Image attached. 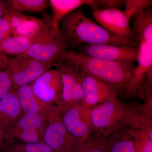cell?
Returning a JSON list of instances; mask_svg holds the SVG:
<instances>
[{"label":"cell","instance_id":"28","mask_svg":"<svg viewBox=\"0 0 152 152\" xmlns=\"http://www.w3.org/2000/svg\"><path fill=\"white\" fill-rule=\"evenodd\" d=\"M13 80L10 72L7 69L0 70V99L13 89Z\"/></svg>","mask_w":152,"mask_h":152},{"label":"cell","instance_id":"34","mask_svg":"<svg viewBox=\"0 0 152 152\" xmlns=\"http://www.w3.org/2000/svg\"><path fill=\"white\" fill-rule=\"evenodd\" d=\"M5 133L0 126V150L1 151L4 148Z\"/></svg>","mask_w":152,"mask_h":152},{"label":"cell","instance_id":"35","mask_svg":"<svg viewBox=\"0 0 152 152\" xmlns=\"http://www.w3.org/2000/svg\"><path fill=\"white\" fill-rule=\"evenodd\" d=\"M5 39V38L4 37L2 34L0 33V42Z\"/></svg>","mask_w":152,"mask_h":152},{"label":"cell","instance_id":"17","mask_svg":"<svg viewBox=\"0 0 152 152\" xmlns=\"http://www.w3.org/2000/svg\"><path fill=\"white\" fill-rule=\"evenodd\" d=\"M132 127L127 125L107 136L105 152H137Z\"/></svg>","mask_w":152,"mask_h":152},{"label":"cell","instance_id":"14","mask_svg":"<svg viewBox=\"0 0 152 152\" xmlns=\"http://www.w3.org/2000/svg\"><path fill=\"white\" fill-rule=\"evenodd\" d=\"M41 18L30 16L16 30L12 33L13 37H22L37 41L45 34L55 28L53 25L52 17L45 13Z\"/></svg>","mask_w":152,"mask_h":152},{"label":"cell","instance_id":"16","mask_svg":"<svg viewBox=\"0 0 152 152\" xmlns=\"http://www.w3.org/2000/svg\"><path fill=\"white\" fill-rule=\"evenodd\" d=\"M52 19L55 28H59L60 22L72 12L84 5L90 6L92 11L97 10L96 0H50Z\"/></svg>","mask_w":152,"mask_h":152},{"label":"cell","instance_id":"8","mask_svg":"<svg viewBox=\"0 0 152 152\" xmlns=\"http://www.w3.org/2000/svg\"><path fill=\"white\" fill-rule=\"evenodd\" d=\"M54 66L60 71L62 84L61 96L58 107L82 103L83 100L82 74L68 63L58 61Z\"/></svg>","mask_w":152,"mask_h":152},{"label":"cell","instance_id":"31","mask_svg":"<svg viewBox=\"0 0 152 152\" xmlns=\"http://www.w3.org/2000/svg\"><path fill=\"white\" fill-rule=\"evenodd\" d=\"M98 9H117L124 5L125 0H96Z\"/></svg>","mask_w":152,"mask_h":152},{"label":"cell","instance_id":"9","mask_svg":"<svg viewBox=\"0 0 152 152\" xmlns=\"http://www.w3.org/2000/svg\"><path fill=\"white\" fill-rule=\"evenodd\" d=\"M78 53L87 56L115 62L137 63L139 48L107 44H85L78 47Z\"/></svg>","mask_w":152,"mask_h":152},{"label":"cell","instance_id":"24","mask_svg":"<svg viewBox=\"0 0 152 152\" xmlns=\"http://www.w3.org/2000/svg\"><path fill=\"white\" fill-rule=\"evenodd\" d=\"M45 127L38 129L21 131L15 133L5 142L4 147L13 142L15 140L26 143L44 142L43 135Z\"/></svg>","mask_w":152,"mask_h":152},{"label":"cell","instance_id":"33","mask_svg":"<svg viewBox=\"0 0 152 152\" xmlns=\"http://www.w3.org/2000/svg\"><path fill=\"white\" fill-rule=\"evenodd\" d=\"M8 12V6L7 1L0 0V18Z\"/></svg>","mask_w":152,"mask_h":152},{"label":"cell","instance_id":"11","mask_svg":"<svg viewBox=\"0 0 152 152\" xmlns=\"http://www.w3.org/2000/svg\"><path fill=\"white\" fill-rule=\"evenodd\" d=\"M82 74L83 90L82 103L91 110L95 106L115 99L120 93L114 86L87 74Z\"/></svg>","mask_w":152,"mask_h":152},{"label":"cell","instance_id":"15","mask_svg":"<svg viewBox=\"0 0 152 152\" xmlns=\"http://www.w3.org/2000/svg\"><path fill=\"white\" fill-rule=\"evenodd\" d=\"M138 65L133 73L130 93L135 91L146 75L152 74V43L141 41L138 44Z\"/></svg>","mask_w":152,"mask_h":152},{"label":"cell","instance_id":"19","mask_svg":"<svg viewBox=\"0 0 152 152\" xmlns=\"http://www.w3.org/2000/svg\"><path fill=\"white\" fill-rule=\"evenodd\" d=\"M132 19L133 42L137 45L141 41L152 43V9H147Z\"/></svg>","mask_w":152,"mask_h":152},{"label":"cell","instance_id":"29","mask_svg":"<svg viewBox=\"0 0 152 152\" xmlns=\"http://www.w3.org/2000/svg\"><path fill=\"white\" fill-rule=\"evenodd\" d=\"M11 13L7 12L0 18V33L5 38L12 36V28L10 24Z\"/></svg>","mask_w":152,"mask_h":152},{"label":"cell","instance_id":"23","mask_svg":"<svg viewBox=\"0 0 152 152\" xmlns=\"http://www.w3.org/2000/svg\"><path fill=\"white\" fill-rule=\"evenodd\" d=\"M8 12H42L48 7L49 1L47 0H9L7 1Z\"/></svg>","mask_w":152,"mask_h":152},{"label":"cell","instance_id":"20","mask_svg":"<svg viewBox=\"0 0 152 152\" xmlns=\"http://www.w3.org/2000/svg\"><path fill=\"white\" fill-rule=\"evenodd\" d=\"M48 113H26L15 122L5 133L4 142L11 136L20 131L38 129L45 127L47 125Z\"/></svg>","mask_w":152,"mask_h":152},{"label":"cell","instance_id":"2","mask_svg":"<svg viewBox=\"0 0 152 152\" xmlns=\"http://www.w3.org/2000/svg\"><path fill=\"white\" fill-rule=\"evenodd\" d=\"M59 29L71 50L85 44H107L137 47L132 41L114 37L88 18L82 10L77 9L60 22Z\"/></svg>","mask_w":152,"mask_h":152},{"label":"cell","instance_id":"26","mask_svg":"<svg viewBox=\"0 0 152 152\" xmlns=\"http://www.w3.org/2000/svg\"><path fill=\"white\" fill-rule=\"evenodd\" d=\"M137 152H152V137L146 131L140 128L132 127Z\"/></svg>","mask_w":152,"mask_h":152},{"label":"cell","instance_id":"13","mask_svg":"<svg viewBox=\"0 0 152 152\" xmlns=\"http://www.w3.org/2000/svg\"><path fill=\"white\" fill-rule=\"evenodd\" d=\"M22 110L18 92L12 89L0 99V126L5 133L21 116Z\"/></svg>","mask_w":152,"mask_h":152},{"label":"cell","instance_id":"1","mask_svg":"<svg viewBox=\"0 0 152 152\" xmlns=\"http://www.w3.org/2000/svg\"><path fill=\"white\" fill-rule=\"evenodd\" d=\"M58 61L68 63L82 73L114 86L120 93L129 92L136 67L133 63L92 58L69 49L63 53Z\"/></svg>","mask_w":152,"mask_h":152},{"label":"cell","instance_id":"25","mask_svg":"<svg viewBox=\"0 0 152 152\" xmlns=\"http://www.w3.org/2000/svg\"><path fill=\"white\" fill-rule=\"evenodd\" d=\"M2 152H53L51 148L44 142L26 143L14 142L7 145Z\"/></svg>","mask_w":152,"mask_h":152},{"label":"cell","instance_id":"6","mask_svg":"<svg viewBox=\"0 0 152 152\" xmlns=\"http://www.w3.org/2000/svg\"><path fill=\"white\" fill-rule=\"evenodd\" d=\"M54 65L21 55L8 58L7 69L12 75L13 89L17 91L21 87L31 84Z\"/></svg>","mask_w":152,"mask_h":152},{"label":"cell","instance_id":"3","mask_svg":"<svg viewBox=\"0 0 152 152\" xmlns=\"http://www.w3.org/2000/svg\"><path fill=\"white\" fill-rule=\"evenodd\" d=\"M90 117L94 132L106 137L127 125L134 127L139 124V117L118 98L94 107Z\"/></svg>","mask_w":152,"mask_h":152},{"label":"cell","instance_id":"22","mask_svg":"<svg viewBox=\"0 0 152 152\" xmlns=\"http://www.w3.org/2000/svg\"><path fill=\"white\" fill-rule=\"evenodd\" d=\"M107 137L94 132L78 141L72 152H105Z\"/></svg>","mask_w":152,"mask_h":152},{"label":"cell","instance_id":"4","mask_svg":"<svg viewBox=\"0 0 152 152\" xmlns=\"http://www.w3.org/2000/svg\"><path fill=\"white\" fill-rule=\"evenodd\" d=\"M44 142L53 152H72L78 140L68 132L62 121L56 105L51 104L43 135Z\"/></svg>","mask_w":152,"mask_h":152},{"label":"cell","instance_id":"10","mask_svg":"<svg viewBox=\"0 0 152 152\" xmlns=\"http://www.w3.org/2000/svg\"><path fill=\"white\" fill-rule=\"evenodd\" d=\"M93 14L96 20L109 34L134 42L130 20L124 12L118 9L99 8L93 11Z\"/></svg>","mask_w":152,"mask_h":152},{"label":"cell","instance_id":"18","mask_svg":"<svg viewBox=\"0 0 152 152\" xmlns=\"http://www.w3.org/2000/svg\"><path fill=\"white\" fill-rule=\"evenodd\" d=\"M17 92L24 114L48 113L51 104L46 103L39 99L33 92L30 85L21 87Z\"/></svg>","mask_w":152,"mask_h":152},{"label":"cell","instance_id":"12","mask_svg":"<svg viewBox=\"0 0 152 152\" xmlns=\"http://www.w3.org/2000/svg\"><path fill=\"white\" fill-rule=\"evenodd\" d=\"M33 92L46 103L59 105L62 84L58 69H50L30 85Z\"/></svg>","mask_w":152,"mask_h":152},{"label":"cell","instance_id":"30","mask_svg":"<svg viewBox=\"0 0 152 152\" xmlns=\"http://www.w3.org/2000/svg\"><path fill=\"white\" fill-rule=\"evenodd\" d=\"M11 13L10 24L12 32L20 27L30 17L20 13Z\"/></svg>","mask_w":152,"mask_h":152},{"label":"cell","instance_id":"5","mask_svg":"<svg viewBox=\"0 0 152 152\" xmlns=\"http://www.w3.org/2000/svg\"><path fill=\"white\" fill-rule=\"evenodd\" d=\"M69 49L59 28H53L38 39L23 56L54 64Z\"/></svg>","mask_w":152,"mask_h":152},{"label":"cell","instance_id":"32","mask_svg":"<svg viewBox=\"0 0 152 152\" xmlns=\"http://www.w3.org/2000/svg\"><path fill=\"white\" fill-rule=\"evenodd\" d=\"M8 58L7 55L0 52V70L7 69Z\"/></svg>","mask_w":152,"mask_h":152},{"label":"cell","instance_id":"7","mask_svg":"<svg viewBox=\"0 0 152 152\" xmlns=\"http://www.w3.org/2000/svg\"><path fill=\"white\" fill-rule=\"evenodd\" d=\"M60 117L68 132L78 140L94 132L91 109L82 103L58 107Z\"/></svg>","mask_w":152,"mask_h":152},{"label":"cell","instance_id":"21","mask_svg":"<svg viewBox=\"0 0 152 152\" xmlns=\"http://www.w3.org/2000/svg\"><path fill=\"white\" fill-rule=\"evenodd\" d=\"M36 41L24 37L11 36L0 42V52L5 55H21Z\"/></svg>","mask_w":152,"mask_h":152},{"label":"cell","instance_id":"27","mask_svg":"<svg viewBox=\"0 0 152 152\" xmlns=\"http://www.w3.org/2000/svg\"><path fill=\"white\" fill-rule=\"evenodd\" d=\"M152 0H125L124 13L129 20L147 9L150 8Z\"/></svg>","mask_w":152,"mask_h":152}]
</instances>
